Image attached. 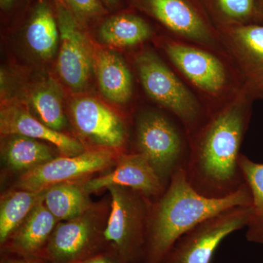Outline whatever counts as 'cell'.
Listing matches in <instances>:
<instances>
[{
  "mask_svg": "<svg viewBox=\"0 0 263 263\" xmlns=\"http://www.w3.org/2000/svg\"><path fill=\"white\" fill-rule=\"evenodd\" d=\"M105 3H108V4H114L117 3V0H103Z\"/></svg>",
  "mask_w": 263,
  "mask_h": 263,
  "instance_id": "4dcf8cb0",
  "label": "cell"
},
{
  "mask_svg": "<svg viewBox=\"0 0 263 263\" xmlns=\"http://www.w3.org/2000/svg\"><path fill=\"white\" fill-rule=\"evenodd\" d=\"M25 37L29 48L36 56L44 60L54 56L60 31L57 20L47 5L41 3L34 10L26 29Z\"/></svg>",
  "mask_w": 263,
  "mask_h": 263,
  "instance_id": "44dd1931",
  "label": "cell"
},
{
  "mask_svg": "<svg viewBox=\"0 0 263 263\" xmlns=\"http://www.w3.org/2000/svg\"><path fill=\"white\" fill-rule=\"evenodd\" d=\"M14 1L15 0H0V4H1L2 8H9L10 5L14 3Z\"/></svg>",
  "mask_w": 263,
  "mask_h": 263,
  "instance_id": "f1b7e54d",
  "label": "cell"
},
{
  "mask_svg": "<svg viewBox=\"0 0 263 263\" xmlns=\"http://www.w3.org/2000/svg\"><path fill=\"white\" fill-rule=\"evenodd\" d=\"M254 98L245 84L195 131L183 167L189 182L202 195L226 196L245 183L238 160Z\"/></svg>",
  "mask_w": 263,
  "mask_h": 263,
  "instance_id": "6da1fadb",
  "label": "cell"
},
{
  "mask_svg": "<svg viewBox=\"0 0 263 263\" xmlns=\"http://www.w3.org/2000/svg\"><path fill=\"white\" fill-rule=\"evenodd\" d=\"M144 3L159 22L179 37L208 49L219 47L221 39L186 0H144Z\"/></svg>",
  "mask_w": 263,
  "mask_h": 263,
  "instance_id": "5bb4252c",
  "label": "cell"
},
{
  "mask_svg": "<svg viewBox=\"0 0 263 263\" xmlns=\"http://www.w3.org/2000/svg\"><path fill=\"white\" fill-rule=\"evenodd\" d=\"M162 48L173 65L204 94L219 98L230 91L229 70L208 48L170 38L162 41Z\"/></svg>",
  "mask_w": 263,
  "mask_h": 263,
  "instance_id": "9c48e42d",
  "label": "cell"
},
{
  "mask_svg": "<svg viewBox=\"0 0 263 263\" xmlns=\"http://www.w3.org/2000/svg\"><path fill=\"white\" fill-rule=\"evenodd\" d=\"M84 182L57 183L46 189L45 205L57 220H70L84 214L93 205Z\"/></svg>",
  "mask_w": 263,
  "mask_h": 263,
  "instance_id": "d6986e66",
  "label": "cell"
},
{
  "mask_svg": "<svg viewBox=\"0 0 263 263\" xmlns=\"http://www.w3.org/2000/svg\"><path fill=\"white\" fill-rule=\"evenodd\" d=\"M29 103L37 119L47 127L58 132L67 127L61 90L53 81L43 83L33 90Z\"/></svg>",
  "mask_w": 263,
  "mask_h": 263,
  "instance_id": "cb8c5ba5",
  "label": "cell"
},
{
  "mask_svg": "<svg viewBox=\"0 0 263 263\" xmlns=\"http://www.w3.org/2000/svg\"><path fill=\"white\" fill-rule=\"evenodd\" d=\"M258 10L259 16L263 18V0H259Z\"/></svg>",
  "mask_w": 263,
  "mask_h": 263,
  "instance_id": "f546056e",
  "label": "cell"
},
{
  "mask_svg": "<svg viewBox=\"0 0 263 263\" xmlns=\"http://www.w3.org/2000/svg\"><path fill=\"white\" fill-rule=\"evenodd\" d=\"M0 263H48L41 257H27L18 254L1 253Z\"/></svg>",
  "mask_w": 263,
  "mask_h": 263,
  "instance_id": "83f0119b",
  "label": "cell"
},
{
  "mask_svg": "<svg viewBox=\"0 0 263 263\" xmlns=\"http://www.w3.org/2000/svg\"><path fill=\"white\" fill-rule=\"evenodd\" d=\"M111 186L131 189L151 201L160 197L166 189L148 160L138 152L122 154L112 171L84 182L90 195Z\"/></svg>",
  "mask_w": 263,
  "mask_h": 263,
  "instance_id": "7c38bea8",
  "label": "cell"
},
{
  "mask_svg": "<svg viewBox=\"0 0 263 263\" xmlns=\"http://www.w3.org/2000/svg\"><path fill=\"white\" fill-rule=\"evenodd\" d=\"M0 154L6 168L20 175L58 157L48 143L22 135L1 136Z\"/></svg>",
  "mask_w": 263,
  "mask_h": 263,
  "instance_id": "e0dca14e",
  "label": "cell"
},
{
  "mask_svg": "<svg viewBox=\"0 0 263 263\" xmlns=\"http://www.w3.org/2000/svg\"><path fill=\"white\" fill-rule=\"evenodd\" d=\"M71 11L81 19H90L103 14L104 9L98 0H63Z\"/></svg>",
  "mask_w": 263,
  "mask_h": 263,
  "instance_id": "484cf974",
  "label": "cell"
},
{
  "mask_svg": "<svg viewBox=\"0 0 263 263\" xmlns=\"http://www.w3.org/2000/svg\"><path fill=\"white\" fill-rule=\"evenodd\" d=\"M136 135L138 153L146 157L167 187L187 157L181 133L163 114L146 110L137 117Z\"/></svg>",
  "mask_w": 263,
  "mask_h": 263,
  "instance_id": "8992f818",
  "label": "cell"
},
{
  "mask_svg": "<svg viewBox=\"0 0 263 263\" xmlns=\"http://www.w3.org/2000/svg\"><path fill=\"white\" fill-rule=\"evenodd\" d=\"M77 263H129L111 245L89 258Z\"/></svg>",
  "mask_w": 263,
  "mask_h": 263,
  "instance_id": "4316f807",
  "label": "cell"
},
{
  "mask_svg": "<svg viewBox=\"0 0 263 263\" xmlns=\"http://www.w3.org/2000/svg\"><path fill=\"white\" fill-rule=\"evenodd\" d=\"M70 115L76 131L95 148L119 152L125 146V124L102 102L88 97L76 99L70 104Z\"/></svg>",
  "mask_w": 263,
  "mask_h": 263,
  "instance_id": "8fae6325",
  "label": "cell"
},
{
  "mask_svg": "<svg viewBox=\"0 0 263 263\" xmlns=\"http://www.w3.org/2000/svg\"><path fill=\"white\" fill-rule=\"evenodd\" d=\"M221 41L236 60L246 86L254 97L263 98V25L228 26Z\"/></svg>",
  "mask_w": 263,
  "mask_h": 263,
  "instance_id": "4fadbf2b",
  "label": "cell"
},
{
  "mask_svg": "<svg viewBox=\"0 0 263 263\" xmlns=\"http://www.w3.org/2000/svg\"><path fill=\"white\" fill-rule=\"evenodd\" d=\"M252 205L231 208L197 224L173 247L164 263H211L226 237L247 228Z\"/></svg>",
  "mask_w": 263,
  "mask_h": 263,
  "instance_id": "52a82bcc",
  "label": "cell"
},
{
  "mask_svg": "<svg viewBox=\"0 0 263 263\" xmlns=\"http://www.w3.org/2000/svg\"><path fill=\"white\" fill-rule=\"evenodd\" d=\"M99 35L103 43L116 48L133 47L148 41L152 29L143 18L132 14L115 15L100 27Z\"/></svg>",
  "mask_w": 263,
  "mask_h": 263,
  "instance_id": "7402d4cb",
  "label": "cell"
},
{
  "mask_svg": "<svg viewBox=\"0 0 263 263\" xmlns=\"http://www.w3.org/2000/svg\"><path fill=\"white\" fill-rule=\"evenodd\" d=\"M46 190L30 191L13 188L0 200V247L13 234L34 208L44 200Z\"/></svg>",
  "mask_w": 263,
  "mask_h": 263,
  "instance_id": "ffe728a7",
  "label": "cell"
},
{
  "mask_svg": "<svg viewBox=\"0 0 263 263\" xmlns=\"http://www.w3.org/2000/svg\"><path fill=\"white\" fill-rule=\"evenodd\" d=\"M110 200L94 202L81 215L59 221L41 258L48 263H77L108 248L105 230Z\"/></svg>",
  "mask_w": 263,
  "mask_h": 263,
  "instance_id": "3957f363",
  "label": "cell"
},
{
  "mask_svg": "<svg viewBox=\"0 0 263 263\" xmlns=\"http://www.w3.org/2000/svg\"><path fill=\"white\" fill-rule=\"evenodd\" d=\"M122 154L101 148H87L74 156H58L36 168L20 175L14 188L42 191L57 183L79 182L114 167Z\"/></svg>",
  "mask_w": 263,
  "mask_h": 263,
  "instance_id": "ba28073f",
  "label": "cell"
},
{
  "mask_svg": "<svg viewBox=\"0 0 263 263\" xmlns=\"http://www.w3.org/2000/svg\"><path fill=\"white\" fill-rule=\"evenodd\" d=\"M238 164L252 197V213L247 226V238L249 242L263 245V163L240 155Z\"/></svg>",
  "mask_w": 263,
  "mask_h": 263,
  "instance_id": "603a6c76",
  "label": "cell"
},
{
  "mask_svg": "<svg viewBox=\"0 0 263 263\" xmlns=\"http://www.w3.org/2000/svg\"><path fill=\"white\" fill-rule=\"evenodd\" d=\"M57 20L60 41L57 71L71 89L80 91L95 70V57L77 19L65 3L57 5Z\"/></svg>",
  "mask_w": 263,
  "mask_h": 263,
  "instance_id": "30bf717a",
  "label": "cell"
},
{
  "mask_svg": "<svg viewBox=\"0 0 263 263\" xmlns=\"http://www.w3.org/2000/svg\"><path fill=\"white\" fill-rule=\"evenodd\" d=\"M95 70L105 98L117 104L129 101L133 92V76L119 53L111 50H100L95 56Z\"/></svg>",
  "mask_w": 263,
  "mask_h": 263,
  "instance_id": "ac0fdd59",
  "label": "cell"
},
{
  "mask_svg": "<svg viewBox=\"0 0 263 263\" xmlns=\"http://www.w3.org/2000/svg\"><path fill=\"white\" fill-rule=\"evenodd\" d=\"M105 239L129 263L143 262L151 200L131 189L111 186Z\"/></svg>",
  "mask_w": 263,
  "mask_h": 263,
  "instance_id": "5b68a950",
  "label": "cell"
},
{
  "mask_svg": "<svg viewBox=\"0 0 263 263\" xmlns=\"http://www.w3.org/2000/svg\"><path fill=\"white\" fill-rule=\"evenodd\" d=\"M58 222L42 200L1 246V253L41 258Z\"/></svg>",
  "mask_w": 263,
  "mask_h": 263,
  "instance_id": "2e32d148",
  "label": "cell"
},
{
  "mask_svg": "<svg viewBox=\"0 0 263 263\" xmlns=\"http://www.w3.org/2000/svg\"><path fill=\"white\" fill-rule=\"evenodd\" d=\"M245 205H252L245 183L226 196L208 197L192 186L180 167L162 195L150 202L143 263H164L176 242L190 230L219 213Z\"/></svg>",
  "mask_w": 263,
  "mask_h": 263,
  "instance_id": "7a4b0ae2",
  "label": "cell"
},
{
  "mask_svg": "<svg viewBox=\"0 0 263 263\" xmlns=\"http://www.w3.org/2000/svg\"><path fill=\"white\" fill-rule=\"evenodd\" d=\"M216 3L221 15L232 25L248 24L247 22L259 14L257 0H216Z\"/></svg>",
  "mask_w": 263,
  "mask_h": 263,
  "instance_id": "d4e9b609",
  "label": "cell"
},
{
  "mask_svg": "<svg viewBox=\"0 0 263 263\" xmlns=\"http://www.w3.org/2000/svg\"><path fill=\"white\" fill-rule=\"evenodd\" d=\"M1 136L22 135L46 142L61 156H74L87 149L81 142L47 127L29 110L17 103H4L0 110Z\"/></svg>",
  "mask_w": 263,
  "mask_h": 263,
  "instance_id": "9a60e30c",
  "label": "cell"
},
{
  "mask_svg": "<svg viewBox=\"0 0 263 263\" xmlns=\"http://www.w3.org/2000/svg\"><path fill=\"white\" fill-rule=\"evenodd\" d=\"M135 64L146 94L176 116L187 131H196L203 113L195 95L152 50L140 52Z\"/></svg>",
  "mask_w": 263,
  "mask_h": 263,
  "instance_id": "277c9868",
  "label": "cell"
}]
</instances>
